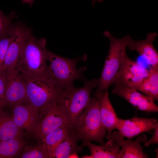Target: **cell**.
Instances as JSON below:
<instances>
[{"label":"cell","mask_w":158,"mask_h":158,"mask_svg":"<svg viewBox=\"0 0 158 158\" xmlns=\"http://www.w3.org/2000/svg\"><path fill=\"white\" fill-rule=\"evenodd\" d=\"M46 40L37 39L30 33L27 37L15 68L20 72L35 77L47 73L48 65Z\"/></svg>","instance_id":"obj_1"},{"label":"cell","mask_w":158,"mask_h":158,"mask_svg":"<svg viewBox=\"0 0 158 158\" xmlns=\"http://www.w3.org/2000/svg\"><path fill=\"white\" fill-rule=\"evenodd\" d=\"M97 83L98 79L85 80L81 87H75L73 83L62 91L60 97L68 123L72 129L85 113L92 91L97 87Z\"/></svg>","instance_id":"obj_2"},{"label":"cell","mask_w":158,"mask_h":158,"mask_svg":"<svg viewBox=\"0 0 158 158\" xmlns=\"http://www.w3.org/2000/svg\"><path fill=\"white\" fill-rule=\"evenodd\" d=\"M109 41V47L104 65L99 79L97 89L94 95L97 97L101 95L108 90L109 87L114 84L115 79L122 65L126 55V49L125 37L117 38L108 31L104 33Z\"/></svg>","instance_id":"obj_3"},{"label":"cell","mask_w":158,"mask_h":158,"mask_svg":"<svg viewBox=\"0 0 158 158\" xmlns=\"http://www.w3.org/2000/svg\"><path fill=\"white\" fill-rule=\"evenodd\" d=\"M99 99L94 95L90 97L85 113L72 130L77 140L83 141L82 145L94 141L104 145V138L107 130L101 118Z\"/></svg>","instance_id":"obj_4"},{"label":"cell","mask_w":158,"mask_h":158,"mask_svg":"<svg viewBox=\"0 0 158 158\" xmlns=\"http://www.w3.org/2000/svg\"><path fill=\"white\" fill-rule=\"evenodd\" d=\"M48 65L47 71L57 86L62 90L77 79H82L84 67L77 68L80 60L85 61L87 56L84 55L75 59L61 57L48 50L47 51Z\"/></svg>","instance_id":"obj_5"},{"label":"cell","mask_w":158,"mask_h":158,"mask_svg":"<svg viewBox=\"0 0 158 158\" xmlns=\"http://www.w3.org/2000/svg\"><path fill=\"white\" fill-rule=\"evenodd\" d=\"M25 83L27 99L38 109L49 102L58 98L61 90L47 73L35 77L19 72Z\"/></svg>","instance_id":"obj_6"},{"label":"cell","mask_w":158,"mask_h":158,"mask_svg":"<svg viewBox=\"0 0 158 158\" xmlns=\"http://www.w3.org/2000/svg\"><path fill=\"white\" fill-rule=\"evenodd\" d=\"M68 124L63 104L59 97L39 108L33 135L40 141L51 132Z\"/></svg>","instance_id":"obj_7"},{"label":"cell","mask_w":158,"mask_h":158,"mask_svg":"<svg viewBox=\"0 0 158 158\" xmlns=\"http://www.w3.org/2000/svg\"><path fill=\"white\" fill-rule=\"evenodd\" d=\"M149 73V70L130 59L126 54L114 84L136 90Z\"/></svg>","instance_id":"obj_8"},{"label":"cell","mask_w":158,"mask_h":158,"mask_svg":"<svg viewBox=\"0 0 158 158\" xmlns=\"http://www.w3.org/2000/svg\"><path fill=\"white\" fill-rule=\"evenodd\" d=\"M3 72L6 107L26 101L25 85L19 71L16 68H10L4 69Z\"/></svg>","instance_id":"obj_9"},{"label":"cell","mask_w":158,"mask_h":158,"mask_svg":"<svg viewBox=\"0 0 158 158\" xmlns=\"http://www.w3.org/2000/svg\"><path fill=\"white\" fill-rule=\"evenodd\" d=\"M112 92L124 99L137 110L148 113L158 111V107L152 98L134 88L114 85Z\"/></svg>","instance_id":"obj_10"},{"label":"cell","mask_w":158,"mask_h":158,"mask_svg":"<svg viewBox=\"0 0 158 158\" xmlns=\"http://www.w3.org/2000/svg\"><path fill=\"white\" fill-rule=\"evenodd\" d=\"M11 107L12 112L11 116L17 126L33 134L36 127L39 110L27 100Z\"/></svg>","instance_id":"obj_11"},{"label":"cell","mask_w":158,"mask_h":158,"mask_svg":"<svg viewBox=\"0 0 158 158\" xmlns=\"http://www.w3.org/2000/svg\"><path fill=\"white\" fill-rule=\"evenodd\" d=\"M157 36L155 32H149L144 40H136L129 35L125 36L127 48L137 52L145 59L151 68H158V53L153 43Z\"/></svg>","instance_id":"obj_12"},{"label":"cell","mask_w":158,"mask_h":158,"mask_svg":"<svg viewBox=\"0 0 158 158\" xmlns=\"http://www.w3.org/2000/svg\"><path fill=\"white\" fill-rule=\"evenodd\" d=\"M31 32L26 28L20 25L13 26L11 39L6 55L4 70L15 68L25 42Z\"/></svg>","instance_id":"obj_13"},{"label":"cell","mask_w":158,"mask_h":158,"mask_svg":"<svg viewBox=\"0 0 158 158\" xmlns=\"http://www.w3.org/2000/svg\"><path fill=\"white\" fill-rule=\"evenodd\" d=\"M158 124L155 118L134 117L128 119H120L118 130L122 135L129 139L145 133H150Z\"/></svg>","instance_id":"obj_14"},{"label":"cell","mask_w":158,"mask_h":158,"mask_svg":"<svg viewBox=\"0 0 158 158\" xmlns=\"http://www.w3.org/2000/svg\"><path fill=\"white\" fill-rule=\"evenodd\" d=\"M111 139L120 146L123 152L122 158H148L147 154L143 151L141 142L145 143L147 138L145 134L138 136L134 140H126L124 137L118 130L112 133Z\"/></svg>","instance_id":"obj_15"},{"label":"cell","mask_w":158,"mask_h":158,"mask_svg":"<svg viewBox=\"0 0 158 158\" xmlns=\"http://www.w3.org/2000/svg\"><path fill=\"white\" fill-rule=\"evenodd\" d=\"M99 99L100 111L103 125L106 128L107 134L106 139H111V134L114 129H118L120 118L118 117L110 100L108 91H105Z\"/></svg>","instance_id":"obj_16"},{"label":"cell","mask_w":158,"mask_h":158,"mask_svg":"<svg viewBox=\"0 0 158 158\" xmlns=\"http://www.w3.org/2000/svg\"><path fill=\"white\" fill-rule=\"evenodd\" d=\"M83 146H87L90 152V155L83 156V158H122L123 152L119 145L111 139L104 145H97L88 141Z\"/></svg>","instance_id":"obj_17"},{"label":"cell","mask_w":158,"mask_h":158,"mask_svg":"<svg viewBox=\"0 0 158 158\" xmlns=\"http://www.w3.org/2000/svg\"><path fill=\"white\" fill-rule=\"evenodd\" d=\"M72 129L55 148L51 158H78L77 154L82 149Z\"/></svg>","instance_id":"obj_18"},{"label":"cell","mask_w":158,"mask_h":158,"mask_svg":"<svg viewBox=\"0 0 158 158\" xmlns=\"http://www.w3.org/2000/svg\"><path fill=\"white\" fill-rule=\"evenodd\" d=\"M72 129L68 124L63 126L48 134L39 141L49 158H51L55 148Z\"/></svg>","instance_id":"obj_19"},{"label":"cell","mask_w":158,"mask_h":158,"mask_svg":"<svg viewBox=\"0 0 158 158\" xmlns=\"http://www.w3.org/2000/svg\"><path fill=\"white\" fill-rule=\"evenodd\" d=\"M22 130L14 122L11 116L3 109L0 110V140L22 139Z\"/></svg>","instance_id":"obj_20"},{"label":"cell","mask_w":158,"mask_h":158,"mask_svg":"<svg viewBox=\"0 0 158 158\" xmlns=\"http://www.w3.org/2000/svg\"><path fill=\"white\" fill-rule=\"evenodd\" d=\"M152 98L158 100V68H151L147 76L136 89Z\"/></svg>","instance_id":"obj_21"},{"label":"cell","mask_w":158,"mask_h":158,"mask_svg":"<svg viewBox=\"0 0 158 158\" xmlns=\"http://www.w3.org/2000/svg\"><path fill=\"white\" fill-rule=\"evenodd\" d=\"M24 145L22 139L0 140V158H11L18 154Z\"/></svg>","instance_id":"obj_22"},{"label":"cell","mask_w":158,"mask_h":158,"mask_svg":"<svg viewBox=\"0 0 158 158\" xmlns=\"http://www.w3.org/2000/svg\"><path fill=\"white\" fill-rule=\"evenodd\" d=\"M21 158H49L47 153L40 143L35 146L27 147L20 156Z\"/></svg>","instance_id":"obj_23"},{"label":"cell","mask_w":158,"mask_h":158,"mask_svg":"<svg viewBox=\"0 0 158 158\" xmlns=\"http://www.w3.org/2000/svg\"><path fill=\"white\" fill-rule=\"evenodd\" d=\"M15 15V13L13 12L5 15L2 10H0V39L11 30L13 26L12 21Z\"/></svg>","instance_id":"obj_24"},{"label":"cell","mask_w":158,"mask_h":158,"mask_svg":"<svg viewBox=\"0 0 158 158\" xmlns=\"http://www.w3.org/2000/svg\"><path fill=\"white\" fill-rule=\"evenodd\" d=\"M12 28L8 33L0 39V72L4 70L6 52L11 39Z\"/></svg>","instance_id":"obj_25"},{"label":"cell","mask_w":158,"mask_h":158,"mask_svg":"<svg viewBox=\"0 0 158 158\" xmlns=\"http://www.w3.org/2000/svg\"><path fill=\"white\" fill-rule=\"evenodd\" d=\"M6 107L5 97V86L3 71L0 72V110Z\"/></svg>","instance_id":"obj_26"},{"label":"cell","mask_w":158,"mask_h":158,"mask_svg":"<svg viewBox=\"0 0 158 158\" xmlns=\"http://www.w3.org/2000/svg\"><path fill=\"white\" fill-rule=\"evenodd\" d=\"M153 130L154 131L152 137L144 143L145 146H148L151 144L158 143V124L156 126Z\"/></svg>","instance_id":"obj_27"},{"label":"cell","mask_w":158,"mask_h":158,"mask_svg":"<svg viewBox=\"0 0 158 158\" xmlns=\"http://www.w3.org/2000/svg\"><path fill=\"white\" fill-rule=\"evenodd\" d=\"M23 3L28 4L30 5H32L34 0H22Z\"/></svg>","instance_id":"obj_28"},{"label":"cell","mask_w":158,"mask_h":158,"mask_svg":"<svg viewBox=\"0 0 158 158\" xmlns=\"http://www.w3.org/2000/svg\"><path fill=\"white\" fill-rule=\"evenodd\" d=\"M103 1V0H92V4L94 5L96 1L102 2Z\"/></svg>","instance_id":"obj_29"}]
</instances>
